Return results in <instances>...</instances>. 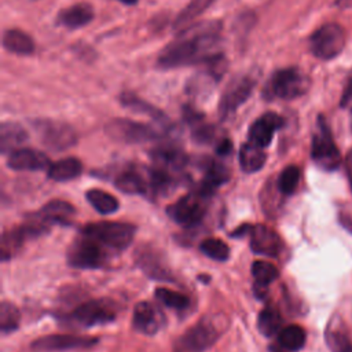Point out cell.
<instances>
[{"label": "cell", "mask_w": 352, "mask_h": 352, "mask_svg": "<svg viewBox=\"0 0 352 352\" xmlns=\"http://www.w3.org/2000/svg\"><path fill=\"white\" fill-rule=\"evenodd\" d=\"M85 198L91 204V206L102 214H111L120 208L118 199L110 192H106L104 190L91 188L85 192Z\"/></svg>", "instance_id": "31"}, {"label": "cell", "mask_w": 352, "mask_h": 352, "mask_svg": "<svg viewBox=\"0 0 352 352\" xmlns=\"http://www.w3.org/2000/svg\"><path fill=\"white\" fill-rule=\"evenodd\" d=\"M82 164L78 158L67 157L51 164L48 168V177L54 182H67L80 176Z\"/></svg>", "instance_id": "28"}, {"label": "cell", "mask_w": 352, "mask_h": 352, "mask_svg": "<svg viewBox=\"0 0 352 352\" xmlns=\"http://www.w3.org/2000/svg\"><path fill=\"white\" fill-rule=\"evenodd\" d=\"M311 158L323 170L331 172L341 164V154L333 140V135L323 117L318 118L316 131L312 136Z\"/></svg>", "instance_id": "4"}, {"label": "cell", "mask_w": 352, "mask_h": 352, "mask_svg": "<svg viewBox=\"0 0 352 352\" xmlns=\"http://www.w3.org/2000/svg\"><path fill=\"white\" fill-rule=\"evenodd\" d=\"M21 320L19 309L8 301H3L0 305V329L3 334L11 333L18 329Z\"/></svg>", "instance_id": "36"}, {"label": "cell", "mask_w": 352, "mask_h": 352, "mask_svg": "<svg viewBox=\"0 0 352 352\" xmlns=\"http://www.w3.org/2000/svg\"><path fill=\"white\" fill-rule=\"evenodd\" d=\"M341 107L349 109L352 111V76L348 78L345 89L341 96Z\"/></svg>", "instance_id": "41"}, {"label": "cell", "mask_w": 352, "mask_h": 352, "mask_svg": "<svg viewBox=\"0 0 352 352\" xmlns=\"http://www.w3.org/2000/svg\"><path fill=\"white\" fill-rule=\"evenodd\" d=\"M139 264H140V267L143 268V271H146L151 278H155V279H165V280L172 279L170 274L165 270L164 265L160 264L158 258L154 257V256H150V254L143 253V254L139 257Z\"/></svg>", "instance_id": "39"}, {"label": "cell", "mask_w": 352, "mask_h": 352, "mask_svg": "<svg viewBox=\"0 0 352 352\" xmlns=\"http://www.w3.org/2000/svg\"><path fill=\"white\" fill-rule=\"evenodd\" d=\"M28 238L29 236L22 226L4 231L1 238V258L8 260L16 254Z\"/></svg>", "instance_id": "33"}, {"label": "cell", "mask_w": 352, "mask_h": 352, "mask_svg": "<svg viewBox=\"0 0 352 352\" xmlns=\"http://www.w3.org/2000/svg\"><path fill=\"white\" fill-rule=\"evenodd\" d=\"M94 19V8L88 3H78L62 10L56 16V23L67 29H78Z\"/></svg>", "instance_id": "22"}, {"label": "cell", "mask_w": 352, "mask_h": 352, "mask_svg": "<svg viewBox=\"0 0 352 352\" xmlns=\"http://www.w3.org/2000/svg\"><path fill=\"white\" fill-rule=\"evenodd\" d=\"M7 166L12 170H41L50 168L48 157L34 148H18L10 153Z\"/></svg>", "instance_id": "19"}, {"label": "cell", "mask_w": 352, "mask_h": 352, "mask_svg": "<svg viewBox=\"0 0 352 352\" xmlns=\"http://www.w3.org/2000/svg\"><path fill=\"white\" fill-rule=\"evenodd\" d=\"M209 197L201 194L199 191L188 192L180 197L176 202L166 208L168 216L180 226L194 227L198 226L205 217Z\"/></svg>", "instance_id": "8"}, {"label": "cell", "mask_w": 352, "mask_h": 352, "mask_svg": "<svg viewBox=\"0 0 352 352\" xmlns=\"http://www.w3.org/2000/svg\"><path fill=\"white\" fill-rule=\"evenodd\" d=\"M162 324L164 315L154 304L148 301H140L135 305L132 326L136 331L146 336H153L161 329Z\"/></svg>", "instance_id": "17"}, {"label": "cell", "mask_w": 352, "mask_h": 352, "mask_svg": "<svg viewBox=\"0 0 352 352\" xmlns=\"http://www.w3.org/2000/svg\"><path fill=\"white\" fill-rule=\"evenodd\" d=\"M106 248L94 238L81 234L67 250V261L76 268H99L106 260Z\"/></svg>", "instance_id": "10"}, {"label": "cell", "mask_w": 352, "mask_h": 352, "mask_svg": "<svg viewBox=\"0 0 352 352\" xmlns=\"http://www.w3.org/2000/svg\"><path fill=\"white\" fill-rule=\"evenodd\" d=\"M98 342V338L72 336V334H50L34 340L30 346L36 352H60L89 348Z\"/></svg>", "instance_id": "14"}, {"label": "cell", "mask_w": 352, "mask_h": 352, "mask_svg": "<svg viewBox=\"0 0 352 352\" xmlns=\"http://www.w3.org/2000/svg\"><path fill=\"white\" fill-rule=\"evenodd\" d=\"M298 182H300V169H298V166L289 165L278 176L276 188H278L279 192H282L285 195H290L297 188Z\"/></svg>", "instance_id": "37"}, {"label": "cell", "mask_w": 352, "mask_h": 352, "mask_svg": "<svg viewBox=\"0 0 352 352\" xmlns=\"http://www.w3.org/2000/svg\"><path fill=\"white\" fill-rule=\"evenodd\" d=\"M268 352H285V349L279 345H270V348H268Z\"/></svg>", "instance_id": "45"}, {"label": "cell", "mask_w": 352, "mask_h": 352, "mask_svg": "<svg viewBox=\"0 0 352 352\" xmlns=\"http://www.w3.org/2000/svg\"><path fill=\"white\" fill-rule=\"evenodd\" d=\"M214 0H191L188 6H186L180 14L173 21V30L182 32L190 25H192V21L199 16L209 6H212Z\"/></svg>", "instance_id": "30"}, {"label": "cell", "mask_w": 352, "mask_h": 352, "mask_svg": "<svg viewBox=\"0 0 352 352\" xmlns=\"http://www.w3.org/2000/svg\"><path fill=\"white\" fill-rule=\"evenodd\" d=\"M155 298L162 302L165 307L172 308V309H184L188 307L190 300L186 294L180 292H173L166 287H157L155 289Z\"/></svg>", "instance_id": "35"}, {"label": "cell", "mask_w": 352, "mask_h": 352, "mask_svg": "<svg viewBox=\"0 0 352 352\" xmlns=\"http://www.w3.org/2000/svg\"><path fill=\"white\" fill-rule=\"evenodd\" d=\"M345 169H346V176L352 188V150L348 153L346 160H345Z\"/></svg>", "instance_id": "43"}, {"label": "cell", "mask_w": 352, "mask_h": 352, "mask_svg": "<svg viewBox=\"0 0 352 352\" xmlns=\"http://www.w3.org/2000/svg\"><path fill=\"white\" fill-rule=\"evenodd\" d=\"M201 252L212 260L226 261L230 256V249L226 242L217 238H206L199 245Z\"/></svg>", "instance_id": "38"}, {"label": "cell", "mask_w": 352, "mask_h": 352, "mask_svg": "<svg viewBox=\"0 0 352 352\" xmlns=\"http://www.w3.org/2000/svg\"><path fill=\"white\" fill-rule=\"evenodd\" d=\"M324 340L331 352H352V344L344 330L342 322L336 315L326 327Z\"/></svg>", "instance_id": "24"}, {"label": "cell", "mask_w": 352, "mask_h": 352, "mask_svg": "<svg viewBox=\"0 0 352 352\" xmlns=\"http://www.w3.org/2000/svg\"><path fill=\"white\" fill-rule=\"evenodd\" d=\"M220 322L205 316L190 327L177 341V352H204L209 349L220 337Z\"/></svg>", "instance_id": "5"}, {"label": "cell", "mask_w": 352, "mask_h": 352, "mask_svg": "<svg viewBox=\"0 0 352 352\" xmlns=\"http://www.w3.org/2000/svg\"><path fill=\"white\" fill-rule=\"evenodd\" d=\"M29 139L26 129L18 122L6 121L0 126V148L1 153H11L21 148V146Z\"/></svg>", "instance_id": "23"}, {"label": "cell", "mask_w": 352, "mask_h": 352, "mask_svg": "<svg viewBox=\"0 0 352 352\" xmlns=\"http://www.w3.org/2000/svg\"><path fill=\"white\" fill-rule=\"evenodd\" d=\"M73 216L74 208L69 202L55 199L44 205L36 213L28 216V220L22 227L29 238H33L47 232L54 224H67Z\"/></svg>", "instance_id": "3"}, {"label": "cell", "mask_w": 352, "mask_h": 352, "mask_svg": "<svg viewBox=\"0 0 352 352\" xmlns=\"http://www.w3.org/2000/svg\"><path fill=\"white\" fill-rule=\"evenodd\" d=\"M309 87L308 77L296 67L280 69L270 78L265 92L270 98H279L285 100L296 99L307 92Z\"/></svg>", "instance_id": "6"}, {"label": "cell", "mask_w": 352, "mask_h": 352, "mask_svg": "<svg viewBox=\"0 0 352 352\" xmlns=\"http://www.w3.org/2000/svg\"><path fill=\"white\" fill-rule=\"evenodd\" d=\"M253 87L254 80L250 76H236L227 84L219 103L221 120H227L235 114L238 107L250 96Z\"/></svg>", "instance_id": "13"}, {"label": "cell", "mask_w": 352, "mask_h": 352, "mask_svg": "<svg viewBox=\"0 0 352 352\" xmlns=\"http://www.w3.org/2000/svg\"><path fill=\"white\" fill-rule=\"evenodd\" d=\"M257 329L264 337H272L278 334L282 330L280 312L272 305L263 308L257 318Z\"/></svg>", "instance_id": "32"}, {"label": "cell", "mask_w": 352, "mask_h": 352, "mask_svg": "<svg viewBox=\"0 0 352 352\" xmlns=\"http://www.w3.org/2000/svg\"><path fill=\"white\" fill-rule=\"evenodd\" d=\"M120 102L122 103L124 107L131 109L132 111H136V113L146 114V116L154 118V121L168 126V117L160 109H157L151 103L140 99L135 94H132V92H122L121 96H120Z\"/></svg>", "instance_id": "25"}, {"label": "cell", "mask_w": 352, "mask_h": 352, "mask_svg": "<svg viewBox=\"0 0 352 352\" xmlns=\"http://www.w3.org/2000/svg\"><path fill=\"white\" fill-rule=\"evenodd\" d=\"M351 129H352V111H351Z\"/></svg>", "instance_id": "48"}, {"label": "cell", "mask_w": 352, "mask_h": 352, "mask_svg": "<svg viewBox=\"0 0 352 352\" xmlns=\"http://www.w3.org/2000/svg\"><path fill=\"white\" fill-rule=\"evenodd\" d=\"M305 330L297 324L286 326L278 333V344L290 352L300 351L305 344Z\"/></svg>", "instance_id": "34"}, {"label": "cell", "mask_w": 352, "mask_h": 352, "mask_svg": "<svg viewBox=\"0 0 352 352\" xmlns=\"http://www.w3.org/2000/svg\"><path fill=\"white\" fill-rule=\"evenodd\" d=\"M150 157L155 168L164 169L173 175H177L187 164V155L183 153V150L170 144L155 147L151 150Z\"/></svg>", "instance_id": "20"}, {"label": "cell", "mask_w": 352, "mask_h": 352, "mask_svg": "<svg viewBox=\"0 0 352 352\" xmlns=\"http://www.w3.org/2000/svg\"><path fill=\"white\" fill-rule=\"evenodd\" d=\"M135 232V226L121 221H96L82 228V234L113 250H125L133 241Z\"/></svg>", "instance_id": "2"}, {"label": "cell", "mask_w": 352, "mask_h": 352, "mask_svg": "<svg viewBox=\"0 0 352 352\" xmlns=\"http://www.w3.org/2000/svg\"><path fill=\"white\" fill-rule=\"evenodd\" d=\"M220 21L192 23L179 33L176 41L164 48L157 59L161 69H175L194 63H208L221 55Z\"/></svg>", "instance_id": "1"}, {"label": "cell", "mask_w": 352, "mask_h": 352, "mask_svg": "<svg viewBox=\"0 0 352 352\" xmlns=\"http://www.w3.org/2000/svg\"><path fill=\"white\" fill-rule=\"evenodd\" d=\"M106 133L117 142L136 144L160 139L162 133L154 126L128 118H114L106 124Z\"/></svg>", "instance_id": "7"}, {"label": "cell", "mask_w": 352, "mask_h": 352, "mask_svg": "<svg viewBox=\"0 0 352 352\" xmlns=\"http://www.w3.org/2000/svg\"><path fill=\"white\" fill-rule=\"evenodd\" d=\"M265 160H267V154L264 153L263 147L252 142L243 143L239 148V166L246 173H253L260 170L265 164Z\"/></svg>", "instance_id": "26"}, {"label": "cell", "mask_w": 352, "mask_h": 352, "mask_svg": "<svg viewBox=\"0 0 352 352\" xmlns=\"http://www.w3.org/2000/svg\"><path fill=\"white\" fill-rule=\"evenodd\" d=\"M250 249L256 254L275 257L282 250V241L279 235L264 224L250 226Z\"/></svg>", "instance_id": "16"}, {"label": "cell", "mask_w": 352, "mask_h": 352, "mask_svg": "<svg viewBox=\"0 0 352 352\" xmlns=\"http://www.w3.org/2000/svg\"><path fill=\"white\" fill-rule=\"evenodd\" d=\"M345 32L337 23L320 26L309 38V48L316 58L333 59L344 50Z\"/></svg>", "instance_id": "11"}, {"label": "cell", "mask_w": 352, "mask_h": 352, "mask_svg": "<svg viewBox=\"0 0 352 352\" xmlns=\"http://www.w3.org/2000/svg\"><path fill=\"white\" fill-rule=\"evenodd\" d=\"M216 151L219 155H227L232 151V143L228 139H223L219 142Z\"/></svg>", "instance_id": "42"}, {"label": "cell", "mask_w": 352, "mask_h": 352, "mask_svg": "<svg viewBox=\"0 0 352 352\" xmlns=\"http://www.w3.org/2000/svg\"><path fill=\"white\" fill-rule=\"evenodd\" d=\"M337 3H338L340 6H342V7H349V6H352V0H337Z\"/></svg>", "instance_id": "46"}, {"label": "cell", "mask_w": 352, "mask_h": 352, "mask_svg": "<svg viewBox=\"0 0 352 352\" xmlns=\"http://www.w3.org/2000/svg\"><path fill=\"white\" fill-rule=\"evenodd\" d=\"M34 131L40 142L52 151H63L74 146L77 142L76 131L66 122L56 120H36Z\"/></svg>", "instance_id": "9"}, {"label": "cell", "mask_w": 352, "mask_h": 352, "mask_svg": "<svg viewBox=\"0 0 352 352\" xmlns=\"http://www.w3.org/2000/svg\"><path fill=\"white\" fill-rule=\"evenodd\" d=\"M204 169L205 173L197 191L206 197H210L219 186L224 184L230 179V172L221 162H217L210 158L205 161Z\"/></svg>", "instance_id": "21"}, {"label": "cell", "mask_w": 352, "mask_h": 352, "mask_svg": "<svg viewBox=\"0 0 352 352\" xmlns=\"http://www.w3.org/2000/svg\"><path fill=\"white\" fill-rule=\"evenodd\" d=\"M340 221H341V224H342L349 232H352V219H351V217L342 216V217H340Z\"/></svg>", "instance_id": "44"}, {"label": "cell", "mask_w": 352, "mask_h": 352, "mask_svg": "<svg viewBox=\"0 0 352 352\" xmlns=\"http://www.w3.org/2000/svg\"><path fill=\"white\" fill-rule=\"evenodd\" d=\"M114 184L125 194H150V170L138 166L125 168L116 176Z\"/></svg>", "instance_id": "15"}, {"label": "cell", "mask_w": 352, "mask_h": 352, "mask_svg": "<svg viewBox=\"0 0 352 352\" xmlns=\"http://www.w3.org/2000/svg\"><path fill=\"white\" fill-rule=\"evenodd\" d=\"M3 47L18 55H30L34 51L33 38L22 30L10 29L3 34Z\"/></svg>", "instance_id": "29"}, {"label": "cell", "mask_w": 352, "mask_h": 352, "mask_svg": "<svg viewBox=\"0 0 352 352\" xmlns=\"http://www.w3.org/2000/svg\"><path fill=\"white\" fill-rule=\"evenodd\" d=\"M116 312L114 301L109 298H98L78 305L72 312V319L80 326L92 327L113 322L116 319Z\"/></svg>", "instance_id": "12"}, {"label": "cell", "mask_w": 352, "mask_h": 352, "mask_svg": "<svg viewBox=\"0 0 352 352\" xmlns=\"http://www.w3.org/2000/svg\"><path fill=\"white\" fill-rule=\"evenodd\" d=\"M118 1H121V3H124V4H128V6H132V4H136V3H138V0H118Z\"/></svg>", "instance_id": "47"}, {"label": "cell", "mask_w": 352, "mask_h": 352, "mask_svg": "<svg viewBox=\"0 0 352 352\" xmlns=\"http://www.w3.org/2000/svg\"><path fill=\"white\" fill-rule=\"evenodd\" d=\"M252 275L254 278V293L264 296L267 287L278 279L279 271L272 263L257 260L252 264Z\"/></svg>", "instance_id": "27"}, {"label": "cell", "mask_w": 352, "mask_h": 352, "mask_svg": "<svg viewBox=\"0 0 352 352\" xmlns=\"http://www.w3.org/2000/svg\"><path fill=\"white\" fill-rule=\"evenodd\" d=\"M216 128L210 124H204L202 121L192 125V139L199 144H209L216 139Z\"/></svg>", "instance_id": "40"}, {"label": "cell", "mask_w": 352, "mask_h": 352, "mask_svg": "<svg viewBox=\"0 0 352 352\" xmlns=\"http://www.w3.org/2000/svg\"><path fill=\"white\" fill-rule=\"evenodd\" d=\"M285 124V120L272 111H268L263 116H260L249 128L248 138L249 142L260 146V147H267L274 136V132L282 128Z\"/></svg>", "instance_id": "18"}]
</instances>
